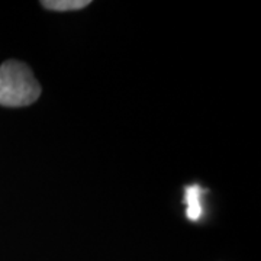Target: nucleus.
I'll return each instance as SVG.
<instances>
[{"label": "nucleus", "mask_w": 261, "mask_h": 261, "mask_svg": "<svg viewBox=\"0 0 261 261\" xmlns=\"http://www.w3.org/2000/svg\"><path fill=\"white\" fill-rule=\"evenodd\" d=\"M205 190H202L199 185L186 187V192H185V202L187 203L186 215L190 221H197L202 215V206H200L199 196Z\"/></svg>", "instance_id": "obj_2"}, {"label": "nucleus", "mask_w": 261, "mask_h": 261, "mask_svg": "<svg viewBox=\"0 0 261 261\" xmlns=\"http://www.w3.org/2000/svg\"><path fill=\"white\" fill-rule=\"evenodd\" d=\"M41 84L28 65L8 60L0 65V106L25 108L39 99Z\"/></svg>", "instance_id": "obj_1"}, {"label": "nucleus", "mask_w": 261, "mask_h": 261, "mask_svg": "<svg viewBox=\"0 0 261 261\" xmlns=\"http://www.w3.org/2000/svg\"><path fill=\"white\" fill-rule=\"evenodd\" d=\"M41 5L48 10L57 12H68V10H80L90 5V0H44Z\"/></svg>", "instance_id": "obj_3"}]
</instances>
